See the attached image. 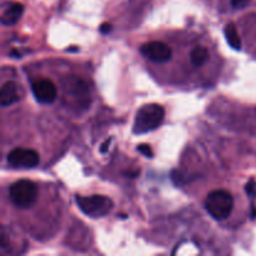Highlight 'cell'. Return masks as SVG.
Returning <instances> with one entry per match:
<instances>
[{
  "label": "cell",
  "instance_id": "6da1fadb",
  "mask_svg": "<svg viewBox=\"0 0 256 256\" xmlns=\"http://www.w3.org/2000/svg\"><path fill=\"white\" fill-rule=\"evenodd\" d=\"M165 116V109L159 104H146L138 110L135 115L134 130L135 134H145L155 130L162 122Z\"/></svg>",
  "mask_w": 256,
  "mask_h": 256
},
{
  "label": "cell",
  "instance_id": "7a4b0ae2",
  "mask_svg": "<svg viewBox=\"0 0 256 256\" xmlns=\"http://www.w3.org/2000/svg\"><path fill=\"white\" fill-rule=\"evenodd\" d=\"M234 198L226 190H214L205 199V209L215 220L228 219L232 212Z\"/></svg>",
  "mask_w": 256,
  "mask_h": 256
},
{
  "label": "cell",
  "instance_id": "3957f363",
  "mask_svg": "<svg viewBox=\"0 0 256 256\" xmlns=\"http://www.w3.org/2000/svg\"><path fill=\"white\" fill-rule=\"evenodd\" d=\"M39 189L30 180L22 179L12 182L9 188L10 202L19 209H29L36 202Z\"/></svg>",
  "mask_w": 256,
  "mask_h": 256
},
{
  "label": "cell",
  "instance_id": "277c9868",
  "mask_svg": "<svg viewBox=\"0 0 256 256\" xmlns=\"http://www.w3.org/2000/svg\"><path fill=\"white\" fill-rule=\"evenodd\" d=\"M79 209L90 218H102L109 214L112 209V202L104 195H92V196H75Z\"/></svg>",
  "mask_w": 256,
  "mask_h": 256
},
{
  "label": "cell",
  "instance_id": "5b68a950",
  "mask_svg": "<svg viewBox=\"0 0 256 256\" xmlns=\"http://www.w3.org/2000/svg\"><path fill=\"white\" fill-rule=\"evenodd\" d=\"M8 162L10 166L16 169H32L35 168L40 162V156L36 150L16 148L8 154Z\"/></svg>",
  "mask_w": 256,
  "mask_h": 256
},
{
  "label": "cell",
  "instance_id": "8992f818",
  "mask_svg": "<svg viewBox=\"0 0 256 256\" xmlns=\"http://www.w3.org/2000/svg\"><path fill=\"white\" fill-rule=\"evenodd\" d=\"M140 52L144 58L155 64H164L172 59V48L162 42H149L140 46Z\"/></svg>",
  "mask_w": 256,
  "mask_h": 256
},
{
  "label": "cell",
  "instance_id": "52a82bcc",
  "mask_svg": "<svg viewBox=\"0 0 256 256\" xmlns=\"http://www.w3.org/2000/svg\"><path fill=\"white\" fill-rule=\"evenodd\" d=\"M32 92L35 99L42 104H52L58 96V89L52 80L39 79L32 84Z\"/></svg>",
  "mask_w": 256,
  "mask_h": 256
},
{
  "label": "cell",
  "instance_id": "ba28073f",
  "mask_svg": "<svg viewBox=\"0 0 256 256\" xmlns=\"http://www.w3.org/2000/svg\"><path fill=\"white\" fill-rule=\"evenodd\" d=\"M20 100V90L16 82H6L2 84V92H0V104L6 108L15 104Z\"/></svg>",
  "mask_w": 256,
  "mask_h": 256
},
{
  "label": "cell",
  "instance_id": "9c48e42d",
  "mask_svg": "<svg viewBox=\"0 0 256 256\" xmlns=\"http://www.w3.org/2000/svg\"><path fill=\"white\" fill-rule=\"evenodd\" d=\"M22 12H24V5L20 4V2H12L2 12V24L8 25V26L16 24L20 18L22 16Z\"/></svg>",
  "mask_w": 256,
  "mask_h": 256
},
{
  "label": "cell",
  "instance_id": "30bf717a",
  "mask_svg": "<svg viewBox=\"0 0 256 256\" xmlns=\"http://www.w3.org/2000/svg\"><path fill=\"white\" fill-rule=\"evenodd\" d=\"M210 59V52L202 45H196L190 50V62L194 68H200L206 64Z\"/></svg>",
  "mask_w": 256,
  "mask_h": 256
},
{
  "label": "cell",
  "instance_id": "8fae6325",
  "mask_svg": "<svg viewBox=\"0 0 256 256\" xmlns=\"http://www.w3.org/2000/svg\"><path fill=\"white\" fill-rule=\"evenodd\" d=\"M225 38H226V42L234 50H240L242 49V39L239 36V32H238V28L234 22H229L226 24L224 29Z\"/></svg>",
  "mask_w": 256,
  "mask_h": 256
},
{
  "label": "cell",
  "instance_id": "7c38bea8",
  "mask_svg": "<svg viewBox=\"0 0 256 256\" xmlns=\"http://www.w3.org/2000/svg\"><path fill=\"white\" fill-rule=\"evenodd\" d=\"M138 150H139V152H142L144 156L150 158V159L154 156V152H152V146H150V145H148V144H140L139 146H138Z\"/></svg>",
  "mask_w": 256,
  "mask_h": 256
},
{
  "label": "cell",
  "instance_id": "4fadbf2b",
  "mask_svg": "<svg viewBox=\"0 0 256 256\" xmlns=\"http://www.w3.org/2000/svg\"><path fill=\"white\" fill-rule=\"evenodd\" d=\"M245 190H246L248 195L254 199L255 195H256V184H255L254 180H249V182H248L246 186H245Z\"/></svg>",
  "mask_w": 256,
  "mask_h": 256
},
{
  "label": "cell",
  "instance_id": "5bb4252c",
  "mask_svg": "<svg viewBox=\"0 0 256 256\" xmlns=\"http://www.w3.org/2000/svg\"><path fill=\"white\" fill-rule=\"evenodd\" d=\"M252 0H232V5L234 9H242L246 6Z\"/></svg>",
  "mask_w": 256,
  "mask_h": 256
},
{
  "label": "cell",
  "instance_id": "9a60e30c",
  "mask_svg": "<svg viewBox=\"0 0 256 256\" xmlns=\"http://www.w3.org/2000/svg\"><path fill=\"white\" fill-rule=\"evenodd\" d=\"M112 30V25L110 24V22H102V26H100V32H102V34H108V32H110Z\"/></svg>",
  "mask_w": 256,
  "mask_h": 256
},
{
  "label": "cell",
  "instance_id": "2e32d148",
  "mask_svg": "<svg viewBox=\"0 0 256 256\" xmlns=\"http://www.w3.org/2000/svg\"><path fill=\"white\" fill-rule=\"evenodd\" d=\"M172 182H174V184H176V185H182V174H180V172H172Z\"/></svg>",
  "mask_w": 256,
  "mask_h": 256
},
{
  "label": "cell",
  "instance_id": "e0dca14e",
  "mask_svg": "<svg viewBox=\"0 0 256 256\" xmlns=\"http://www.w3.org/2000/svg\"><path fill=\"white\" fill-rule=\"evenodd\" d=\"M110 142H112V139H106V142H104V144L102 145V148H100V152H108V148H109V145H110Z\"/></svg>",
  "mask_w": 256,
  "mask_h": 256
}]
</instances>
